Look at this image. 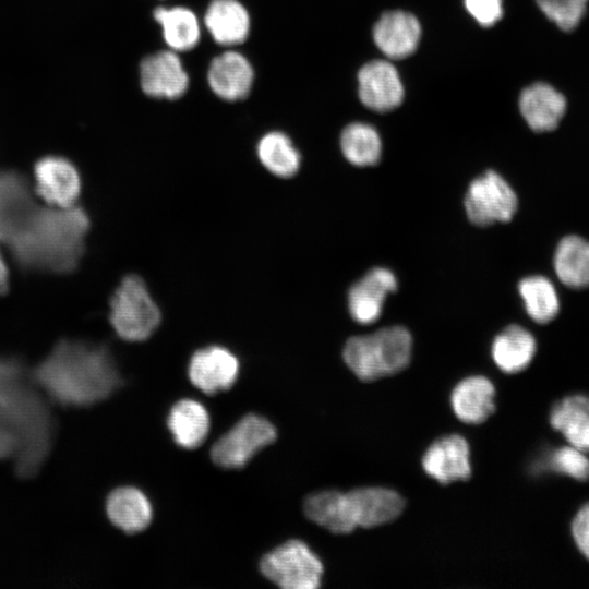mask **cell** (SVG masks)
<instances>
[{
	"mask_svg": "<svg viewBox=\"0 0 589 589\" xmlns=\"http://www.w3.org/2000/svg\"><path fill=\"white\" fill-rule=\"evenodd\" d=\"M141 85L151 97L175 99L187 91L189 77L175 52L159 51L141 62Z\"/></svg>",
	"mask_w": 589,
	"mask_h": 589,
	"instance_id": "5bb4252c",
	"label": "cell"
},
{
	"mask_svg": "<svg viewBox=\"0 0 589 589\" xmlns=\"http://www.w3.org/2000/svg\"><path fill=\"white\" fill-rule=\"evenodd\" d=\"M204 21L215 41L226 46L244 41L250 29L249 14L236 0H213Z\"/></svg>",
	"mask_w": 589,
	"mask_h": 589,
	"instance_id": "cb8c5ba5",
	"label": "cell"
},
{
	"mask_svg": "<svg viewBox=\"0 0 589 589\" xmlns=\"http://www.w3.org/2000/svg\"><path fill=\"white\" fill-rule=\"evenodd\" d=\"M572 534L579 551L589 560V503L577 512L572 522Z\"/></svg>",
	"mask_w": 589,
	"mask_h": 589,
	"instance_id": "e575fe53",
	"label": "cell"
},
{
	"mask_svg": "<svg viewBox=\"0 0 589 589\" xmlns=\"http://www.w3.org/2000/svg\"><path fill=\"white\" fill-rule=\"evenodd\" d=\"M304 513L334 533H349L357 528L347 493L334 490L314 493L306 497Z\"/></svg>",
	"mask_w": 589,
	"mask_h": 589,
	"instance_id": "7402d4cb",
	"label": "cell"
},
{
	"mask_svg": "<svg viewBox=\"0 0 589 589\" xmlns=\"http://www.w3.org/2000/svg\"><path fill=\"white\" fill-rule=\"evenodd\" d=\"M275 440L276 430L269 421L256 414H249L214 444L211 456L221 468H241Z\"/></svg>",
	"mask_w": 589,
	"mask_h": 589,
	"instance_id": "ba28073f",
	"label": "cell"
},
{
	"mask_svg": "<svg viewBox=\"0 0 589 589\" xmlns=\"http://www.w3.org/2000/svg\"><path fill=\"white\" fill-rule=\"evenodd\" d=\"M420 36L421 26L418 19L401 10L383 13L373 28L375 45L390 59L410 56L417 49Z\"/></svg>",
	"mask_w": 589,
	"mask_h": 589,
	"instance_id": "9a60e30c",
	"label": "cell"
},
{
	"mask_svg": "<svg viewBox=\"0 0 589 589\" xmlns=\"http://www.w3.org/2000/svg\"><path fill=\"white\" fill-rule=\"evenodd\" d=\"M9 290V272L7 264L0 252V296H3Z\"/></svg>",
	"mask_w": 589,
	"mask_h": 589,
	"instance_id": "8d00e7d4",
	"label": "cell"
},
{
	"mask_svg": "<svg viewBox=\"0 0 589 589\" xmlns=\"http://www.w3.org/2000/svg\"><path fill=\"white\" fill-rule=\"evenodd\" d=\"M469 14L482 26L494 25L503 15L502 0H465Z\"/></svg>",
	"mask_w": 589,
	"mask_h": 589,
	"instance_id": "836d02e7",
	"label": "cell"
},
{
	"mask_svg": "<svg viewBox=\"0 0 589 589\" xmlns=\"http://www.w3.org/2000/svg\"><path fill=\"white\" fill-rule=\"evenodd\" d=\"M212 91L225 100L244 98L252 86L253 70L250 62L236 51L217 56L208 70Z\"/></svg>",
	"mask_w": 589,
	"mask_h": 589,
	"instance_id": "d6986e66",
	"label": "cell"
},
{
	"mask_svg": "<svg viewBox=\"0 0 589 589\" xmlns=\"http://www.w3.org/2000/svg\"><path fill=\"white\" fill-rule=\"evenodd\" d=\"M256 152L264 168L276 177L290 178L299 170L300 153L283 132L265 134L257 143Z\"/></svg>",
	"mask_w": 589,
	"mask_h": 589,
	"instance_id": "83f0119b",
	"label": "cell"
},
{
	"mask_svg": "<svg viewBox=\"0 0 589 589\" xmlns=\"http://www.w3.org/2000/svg\"><path fill=\"white\" fill-rule=\"evenodd\" d=\"M48 401L24 361L0 356V425L16 440L13 459L19 478L37 476L51 453L56 422Z\"/></svg>",
	"mask_w": 589,
	"mask_h": 589,
	"instance_id": "7a4b0ae2",
	"label": "cell"
},
{
	"mask_svg": "<svg viewBox=\"0 0 589 589\" xmlns=\"http://www.w3.org/2000/svg\"><path fill=\"white\" fill-rule=\"evenodd\" d=\"M48 400L62 407H88L110 397L122 383L107 346L62 338L31 369Z\"/></svg>",
	"mask_w": 589,
	"mask_h": 589,
	"instance_id": "6da1fadb",
	"label": "cell"
},
{
	"mask_svg": "<svg viewBox=\"0 0 589 589\" xmlns=\"http://www.w3.org/2000/svg\"><path fill=\"white\" fill-rule=\"evenodd\" d=\"M357 527L372 528L396 519L405 506L404 498L385 488H359L347 492Z\"/></svg>",
	"mask_w": 589,
	"mask_h": 589,
	"instance_id": "e0dca14e",
	"label": "cell"
},
{
	"mask_svg": "<svg viewBox=\"0 0 589 589\" xmlns=\"http://www.w3.org/2000/svg\"><path fill=\"white\" fill-rule=\"evenodd\" d=\"M106 513L113 526L127 533H137L149 525L152 506L140 490L122 486L107 497Z\"/></svg>",
	"mask_w": 589,
	"mask_h": 589,
	"instance_id": "44dd1931",
	"label": "cell"
},
{
	"mask_svg": "<svg viewBox=\"0 0 589 589\" xmlns=\"http://www.w3.org/2000/svg\"><path fill=\"white\" fill-rule=\"evenodd\" d=\"M554 269L567 287L589 286V241L575 235L564 237L555 250Z\"/></svg>",
	"mask_w": 589,
	"mask_h": 589,
	"instance_id": "4316f807",
	"label": "cell"
},
{
	"mask_svg": "<svg viewBox=\"0 0 589 589\" xmlns=\"http://www.w3.org/2000/svg\"><path fill=\"white\" fill-rule=\"evenodd\" d=\"M517 195L508 182L493 170L469 185L465 196L468 219L480 227L509 221L516 213Z\"/></svg>",
	"mask_w": 589,
	"mask_h": 589,
	"instance_id": "52a82bcc",
	"label": "cell"
},
{
	"mask_svg": "<svg viewBox=\"0 0 589 589\" xmlns=\"http://www.w3.org/2000/svg\"><path fill=\"white\" fill-rule=\"evenodd\" d=\"M412 338L402 326H388L349 338L342 357L361 381L371 382L402 371L410 362Z\"/></svg>",
	"mask_w": 589,
	"mask_h": 589,
	"instance_id": "277c9868",
	"label": "cell"
},
{
	"mask_svg": "<svg viewBox=\"0 0 589 589\" xmlns=\"http://www.w3.org/2000/svg\"><path fill=\"white\" fill-rule=\"evenodd\" d=\"M359 97L362 104L380 112L398 107L404 99V86L396 68L385 60L365 63L358 73Z\"/></svg>",
	"mask_w": 589,
	"mask_h": 589,
	"instance_id": "8fae6325",
	"label": "cell"
},
{
	"mask_svg": "<svg viewBox=\"0 0 589 589\" xmlns=\"http://www.w3.org/2000/svg\"><path fill=\"white\" fill-rule=\"evenodd\" d=\"M154 17L161 25L164 39L171 49L189 50L197 44L200 26L196 16L189 9L158 8L154 11Z\"/></svg>",
	"mask_w": 589,
	"mask_h": 589,
	"instance_id": "f1b7e54d",
	"label": "cell"
},
{
	"mask_svg": "<svg viewBox=\"0 0 589 589\" xmlns=\"http://www.w3.org/2000/svg\"><path fill=\"white\" fill-rule=\"evenodd\" d=\"M495 388L484 376H470L459 382L450 396L456 417L469 424L485 421L495 410Z\"/></svg>",
	"mask_w": 589,
	"mask_h": 589,
	"instance_id": "ffe728a7",
	"label": "cell"
},
{
	"mask_svg": "<svg viewBox=\"0 0 589 589\" xmlns=\"http://www.w3.org/2000/svg\"><path fill=\"white\" fill-rule=\"evenodd\" d=\"M16 449L15 437L0 425V461L14 458Z\"/></svg>",
	"mask_w": 589,
	"mask_h": 589,
	"instance_id": "d590c367",
	"label": "cell"
},
{
	"mask_svg": "<svg viewBox=\"0 0 589 589\" xmlns=\"http://www.w3.org/2000/svg\"><path fill=\"white\" fill-rule=\"evenodd\" d=\"M549 466L552 470L569 476L579 481H589V458L574 446H564L554 450Z\"/></svg>",
	"mask_w": 589,
	"mask_h": 589,
	"instance_id": "d6a6232c",
	"label": "cell"
},
{
	"mask_svg": "<svg viewBox=\"0 0 589 589\" xmlns=\"http://www.w3.org/2000/svg\"><path fill=\"white\" fill-rule=\"evenodd\" d=\"M492 358L505 373L525 370L536 353L533 335L519 325L507 326L493 340Z\"/></svg>",
	"mask_w": 589,
	"mask_h": 589,
	"instance_id": "d4e9b609",
	"label": "cell"
},
{
	"mask_svg": "<svg viewBox=\"0 0 589 589\" xmlns=\"http://www.w3.org/2000/svg\"><path fill=\"white\" fill-rule=\"evenodd\" d=\"M89 226V216L79 204L65 208L36 205L3 244L22 272L68 275L84 256Z\"/></svg>",
	"mask_w": 589,
	"mask_h": 589,
	"instance_id": "3957f363",
	"label": "cell"
},
{
	"mask_svg": "<svg viewBox=\"0 0 589 589\" xmlns=\"http://www.w3.org/2000/svg\"><path fill=\"white\" fill-rule=\"evenodd\" d=\"M36 193L49 206L65 208L77 204L81 177L76 167L61 156H45L34 165Z\"/></svg>",
	"mask_w": 589,
	"mask_h": 589,
	"instance_id": "9c48e42d",
	"label": "cell"
},
{
	"mask_svg": "<svg viewBox=\"0 0 589 589\" xmlns=\"http://www.w3.org/2000/svg\"><path fill=\"white\" fill-rule=\"evenodd\" d=\"M565 97L553 86L538 82L526 87L519 97V110L536 132L554 130L566 111Z\"/></svg>",
	"mask_w": 589,
	"mask_h": 589,
	"instance_id": "ac0fdd59",
	"label": "cell"
},
{
	"mask_svg": "<svg viewBox=\"0 0 589 589\" xmlns=\"http://www.w3.org/2000/svg\"><path fill=\"white\" fill-rule=\"evenodd\" d=\"M239 373V361L227 348L207 346L193 353L188 366L191 383L205 394L229 389Z\"/></svg>",
	"mask_w": 589,
	"mask_h": 589,
	"instance_id": "30bf717a",
	"label": "cell"
},
{
	"mask_svg": "<svg viewBox=\"0 0 589 589\" xmlns=\"http://www.w3.org/2000/svg\"><path fill=\"white\" fill-rule=\"evenodd\" d=\"M550 423L572 446L589 450V396L572 395L556 402L551 409Z\"/></svg>",
	"mask_w": 589,
	"mask_h": 589,
	"instance_id": "603a6c76",
	"label": "cell"
},
{
	"mask_svg": "<svg viewBox=\"0 0 589 589\" xmlns=\"http://www.w3.org/2000/svg\"><path fill=\"white\" fill-rule=\"evenodd\" d=\"M167 423L176 443L188 449L199 447L209 431L207 410L192 399H182L175 404Z\"/></svg>",
	"mask_w": 589,
	"mask_h": 589,
	"instance_id": "484cf974",
	"label": "cell"
},
{
	"mask_svg": "<svg viewBox=\"0 0 589 589\" xmlns=\"http://www.w3.org/2000/svg\"><path fill=\"white\" fill-rule=\"evenodd\" d=\"M424 471L442 484L467 480L471 474L467 441L456 434L435 441L422 457Z\"/></svg>",
	"mask_w": 589,
	"mask_h": 589,
	"instance_id": "4fadbf2b",
	"label": "cell"
},
{
	"mask_svg": "<svg viewBox=\"0 0 589 589\" xmlns=\"http://www.w3.org/2000/svg\"><path fill=\"white\" fill-rule=\"evenodd\" d=\"M397 289L393 272L384 267L370 269L349 290L348 306L351 317L360 324H371L382 314L388 293Z\"/></svg>",
	"mask_w": 589,
	"mask_h": 589,
	"instance_id": "7c38bea8",
	"label": "cell"
},
{
	"mask_svg": "<svg viewBox=\"0 0 589 589\" xmlns=\"http://www.w3.org/2000/svg\"><path fill=\"white\" fill-rule=\"evenodd\" d=\"M109 322L121 339L139 342L148 339L159 327L161 312L146 283L135 274L127 275L109 301Z\"/></svg>",
	"mask_w": 589,
	"mask_h": 589,
	"instance_id": "5b68a950",
	"label": "cell"
},
{
	"mask_svg": "<svg viewBox=\"0 0 589 589\" xmlns=\"http://www.w3.org/2000/svg\"><path fill=\"white\" fill-rule=\"evenodd\" d=\"M262 574L284 589H316L321 586V560L299 540H290L263 556Z\"/></svg>",
	"mask_w": 589,
	"mask_h": 589,
	"instance_id": "8992f818",
	"label": "cell"
},
{
	"mask_svg": "<svg viewBox=\"0 0 589 589\" xmlns=\"http://www.w3.org/2000/svg\"><path fill=\"white\" fill-rule=\"evenodd\" d=\"M526 311L539 324L552 321L560 311V300L553 284L544 276L536 275L521 279L518 284Z\"/></svg>",
	"mask_w": 589,
	"mask_h": 589,
	"instance_id": "4dcf8cb0",
	"label": "cell"
},
{
	"mask_svg": "<svg viewBox=\"0 0 589 589\" xmlns=\"http://www.w3.org/2000/svg\"><path fill=\"white\" fill-rule=\"evenodd\" d=\"M36 205L28 179L17 170L0 169V241H8Z\"/></svg>",
	"mask_w": 589,
	"mask_h": 589,
	"instance_id": "2e32d148",
	"label": "cell"
},
{
	"mask_svg": "<svg viewBox=\"0 0 589 589\" xmlns=\"http://www.w3.org/2000/svg\"><path fill=\"white\" fill-rule=\"evenodd\" d=\"M340 147L346 159L354 166L365 167L378 163L382 141L370 124L353 122L341 132Z\"/></svg>",
	"mask_w": 589,
	"mask_h": 589,
	"instance_id": "f546056e",
	"label": "cell"
},
{
	"mask_svg": "<svg viewBox=\"0 0 589 589\" xmlns=\"http://www.w3.org/2000/svg\"><path fill=\"white\" fill-rule=\"evenodd\" d=\"M545 16L563 31H573L580 23L588 0H536Z\"/></svg>",
	"mask_w": 589,
	"mask_h": 589,
	"instance_id": "1f68e13d",
	"label": "cell"
}]
</instances>
